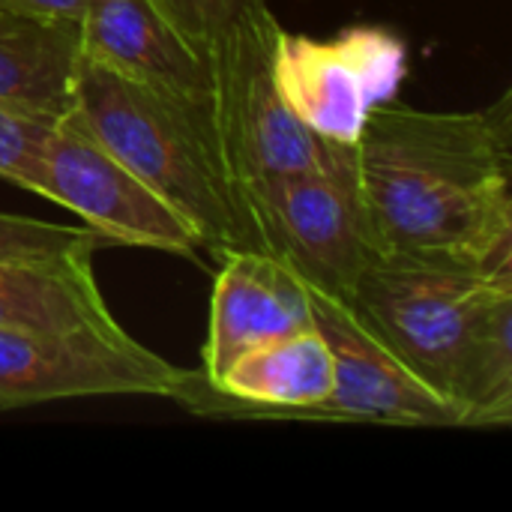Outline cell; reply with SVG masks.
<instances>
[{"mask_svg": "<svg viewBox=\"0 0 512 512\" xmlns=\"http://www.w3.org/2000/svg\"><path fill=\"white\" fill-rule=\"evenodd\" d=\"M510 96L483 111L375 105L357 138L384 252L512 267Z\"/></svg>", "mask_w": 512, "mask_h": 512, "instance_id": "1", "label": "cell"}, {"mask_svg": "<svg viewBox=\"0 0 512 512\" xmlns=\"http://www.w3.org/2000/svg\"><path fill=\"white\" fill-rule=\"evenodd\" d=\"M279 30L273 9L252 0L204 51L207 93L177 105L216 174L240 246L261 252L264 192L276 180L318 165L339 144L309 132L282 102L273 75Z\"/></svg>", "mask_w": 512, "mask_h": 512, "instance_id": "2", "label": "cell"}, {"mask_svg": "<svg viewBox=\"0 0 512 512\" xmlns=\"http://www.w3.org/2000/svg\"><path fill=\"white\" fill-rule=\"evenodd\" d=\"M504 291H512V267L384 252L360 273L345 306L408 372L453 402L468 348Z\"/></svg>", "mask_w": 512, "mask_h": 512, "instance_id": "3", "label": "cell"}, {"mask_svg": "<svg viewBox=\"0 0 512 512\" xmlns=\"http://www.w3.org/2000/svg\"><path fill=\"white\" fill-rule=\"evenodd\" d=\"M72 114L192 225L216 261L243 249L216 174L174 102L84 57Z\"/></svg>", "mask_w": 512, "mask_h": 512, "instance_id": "4", "label": "cell"}, {"mask_svg": "<svg viewBox=\"0 0 512 512\" xmlns=\"http://www.w3.org/2000/svg\"><path fill=\"white\" fill-rule=\"evenodd\" d=\"M264 252L309 288L348 300L360 273L384 255L357 168V147L336 144L318 165L276 180L261 201Z\"/></svg>", "mask_w": 512, "mask_h": 512, "instance_id": "5", "label": "cell"}, {"mask_svg": "<svg viewBox=\"0 0 512 512\" xmlns=\"http://www.w3.org/2000/svg\"><path fill=\"white\" fill-rule=\"evenodd\" d=\"M30 192L72 210L99 240L198 258L192 225L69 111L51 129Z\"/></svg>", "mask_w": 512, "mask_h": 512, "instance_id": "6", "label": "cell"}, {"mask_svg": "<svg viewBox=\"0 0 512 512\" xmlns=\"http://www.w3.org/2000/svg\"><path fill=\"white\" fill-rule=\"evenodd\" d=\"M408 69L405 42L384 27H348L336 39L276 36L273 75L282 102L315 135L357 144L369 111L396 96Z\"/></svg>", "mask_w": 512, "mask_h": 512, "instance_id": "7", "label": "cell"}, {"mask_svg": "<svg viewBox=\"0 0 512 512\" xmlns=\"http://www.w3.org/2000/svg\"><path fill=\"white\" fill-rule=\"evenodd\" d=\"M183 369L126 330H9L0 327V411L90 396H165Z\"/></svg>", "mask_w": 512, "mask_h": 512, "instance_id": "8", "label": "cell"}, {"mask_svg": "<svg viewBox=\"0 0 512 512\" xmlns=\"http://www.w3.org/2000/svg\"><path fill=\"white\" fill-rule=\"evenodd\" d=\"M309 303L315 330L333 354V390L321 405L300 411L297 423L465 429L459 408L408 372L342 300L309 288Z\"/></svg>", "mask_w": 512, "mask_h": 512, "instance_id": "9", "label": "cell"}, {"mask_svg": "<svg viewBox=\"0 0 512 512\" xmlns=\"http://www.w3.org/2000/svg\"><path fill=\"white\" fill-rule=\"evenodd\" d=\"M315 330L309 285L276 255L231 249L219 258L201 375L216 381L246 351Z\"/></svg>", "mask_w": 512, "mask_h": 512, "instance_id": "10", "label": "cell"}, {"mask_svg": "<svg viewBox=\"0 0 512 512\" xmlns=\"http://www.w3.org/2000/svg\"><path fill=\"white\" fill-rule=\"evenodd\" d=\"M84 57L171 99L198 102L210 84L207 54L189 45L150 0H87Z\"/></svg>", "mask_w": 512, "mask_h": 512, "instance_id": "11", "label": "cell"}, {"mask_svg": "<svg viewBox=\"0 0 512 512\" xmlns=\"http://www.w3.org/2000/svg\"><path fill=\"white\" fill-rule=\"evenodd\" d=\"M81 60V21L0 6V105L57 123L75 105Z\"/></svg>", "mask_w": 512, "mask_h": 512, "instance_id": "12", "label": "cell"}, {"mask_svg": "<svg viewBox=\"0 0 512 512\" xmlns=\"http://www.w3.org/2000/svg\"><path fill=\"white\" fill-rule=\"evenodd\" d=\"M0 327L48 333L123 330L93 279V258L72 264L0 261Z\"/></svg>", "mask_w": 512, "mask_h": 512, "instance_id": "13", "label": "cell"}, {"mask_svg": "<svg viewBox=\"0 0 512 512\" xmlns=\"http://www.w3.org/2000/svg\"><path fill=\"white\" fill-rule=\"evenodd\" d=\"M99 234L72 225H54L30 216L0 213V261L72 264L93 258Z\"/></svg>", "mask_w": 512, "mask_h": 512, "instance_id": "14", "label": "cell"}, {"mask_svg": "<svg viewBox=\"0 0 512 512\" xmlns=\"http://www.w3.org/2000/svg\"><path fill=\"white\" fill-rule=\"evenodd\" d=\"M54 126V120L0 105V180L30 189Z\"/></svg>", "mask_w": 512, "mask_h": 512, "instance_id": "15", "label": "cell"}, {"mask_svg": "<svg viewBox=\"0 0 512 512\" xmlns=\"http://www.w3.org/2000/svg\"><path fill=\"white\" fill-rule=\"evenodd\" d=\"M171 24L174 30L195 45L198 51H207L210 42L252 3V0H150Z\"/></svg>", "mask_w": 512, "mask_h": 512, "instance_id": "16", "label": "cell"}, {"mask_svg": "<svg viewBox=\"0 0 512 512\" xmlns=\"http://www.w3.org/2000/svg\"><path fill=\"white\" fill-rule=\"evenodd\" d=\"M3 9L27 12V15H42V18H66V21H81L87 0H0Z\"/></svg>", "mask_w": 512, "mask_h": 512, "instance_id": "17", "label": "cell"}]
</instances>
